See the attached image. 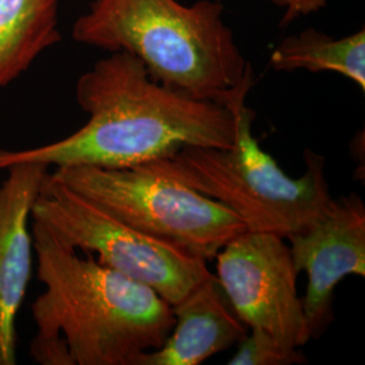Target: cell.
<instances>
[{"instance_id": "13", "label": "cell", "mask_w": 365, "mask_h": 365, "mask_svg": "<svg viewBox=\"0 0 365 365\" xmlns=\"http://www.w3.org/2000/svg\"><path fill=\"white\" fill-rule=\"evenodd\" d=\"M230 365H291L304 364L307 357L299 349H287L282 344L259 327H250L240 339Z\"/></svg>"}, {"instance_id": "2", "label": "cell", "mask_w": 365, "mask_h": 365, "mask_svg": "<svg viewBox=\"0 0 365 365\" xmlns=\"http://www.w3.org/2000/svg\"><path fill=\"white\" fill-rule=\"evenodd\" d=\"M37 277L31 304L37 333L31 359L41 365H134L156 351L175 324L155 289L106 267L31 218Z\"/></svg>"}, {"instance_id": "14", "label": "cell", "mask_w": 365, "mask_h": 365, "mask_svg": "<svg viewBox=\"0 0 365 365\" xmlns=\"http://www.w3.org/2000/svg\"><path fill=\"white\" fill-rule=\"evenodd\" d=\"M274 6L284 10L280 25L287 26L300 16L318 13L329 4V0H271Z\"/></svg>"}, {"instance_id": "5", "label": "cell", "mask_w": 365, "mask_h": 365, "mask_svg": "<svg viewBox=\"0 0 365 365\" xmlns=\"http://www.w3.org/2000/svg\"><path fill=\"white\" fill-rule=\"evenodd\" d=\"M53 179L133 227L212 260L245 223L218 200L141 167H63Z\"/></svg>"}, {"instance_id": "10", "label": "cell", "mask_w": 365, "mask_h": 365, "mask_svg": "<svg viewBox=\"0 0 365 365\" xmlns=\"http://www.w3.org/2000/svg\"><path fill=\"white\" fill-rule=\"evenodd\" d=\"M172 309L175 324L164 344L156 351L141 353L134 365L202 364L248 333L215 274Z\"/></svg>"}, {"instance_id": "3", "label": "cell", "mask_w": 365, "mask_h": 365, "mask_svg": "<svg viewBox=\"0 0 365 365\" xmlns=\"http://www.w3.org/2000/svg\"><path fill=\"white\" fill-rule=\"evenodd\" d=\"M220 1L92 0L75 21L73 39L107 52H128L150 78L200 101L221 103L252 66L223 21Z\"/></svg>"}, {"instance_id": "1", "label": "cell", "mask_w": 365, "mask_h": 365, "mask_svg": "<svg viewBox=\"0 0 365 365\" xmlns=\"http://www.w3.org/2000/svg\"><path fill=\"white\" fill-rule=\"evenodd\" d=\"M88 115L66 138L22 150H0V170L18 163L48 168H134L170 158L188 146L232 148L235 117L227 106L200 101L150 78L128 52H111L76 83Z\"/></svg>"}, {"instance_id": "4", "label": "cell", "mask_w": 365, "mask_h": 365, "mask_svg": "<svg viewBox=\"0 0 365 365\" xmlns=\"http://www.w3.org/2000/svg\"><path fill=\"white\" fill-rule=\"evenodd\" d=\"M252 86L250 68L221 101L235 117L232 148L188 146L170 158L140 167L226 205L247 230L287 238L319 218L333 199L325 175L327 158L306 149L304 173L297 179L288 176L253 135L255 111L245 103Z\"/></svg>"}, {"instance_id": "9", "label": "cell", "mask_w": 365, "mask_h": 365, "mask_svg": "<svg viewBox=\"0 0 365 365\" xmlns=\"http://www.w3.org/2000/svg\"><path fill=\"white\" fill-rule=\"evenodd\" d=\"M0 184V365L16 364V318L33 274L30 221L49 168L18 163Z\"/></svg>"}, {"instance_id": "11", "label": "cell", "mask_w": 365, "mask_h": 365, "mask_svg": "<svg viewBox=\"0 0 365 365\" xmlns=\"http://www.w3.org/2000/svg\"><path fill=\"white\" fill-rule=\"evenodd\" d=\"M61 0H0V91L60 42Z\"/></svg>"}, {"instance_id": "8", "label": "cell", "mask_w": 365, "mask_h": 365, "mask_svg": "<svg viewBox=\"0 0 365 365\" xmlns=\"http://www.w3.org/2000/svg\"><path fill=\"white\" fill-rule=\"evenodd\" d=\"M295 271L309 277L303 312L312 339L333 321V298L349 274L365 276V205L349 194L331 199L325 212L299 232L288 235Z\"/></svg>"}, {"instance_id": "7", "label": "cell", "mask_w": 365, "mask_h": 365, "mask_svg": "<svg viewBox=\"0 0 365 365\" xmlns=\"http://www.w3.org/2000/svg\"><path fill=\"white\" fill-rule=\"evenodd\" d=\"M284 237L245 230L215 255L217 279L237 317L269 333L287 349H299L310 333Z\"/></svg>"}, {"instance_id": "12", "label": "cell", "mask_w": 365, "mask_h": 365, "mask_svg": "<svg viewBox=\"0 0 365 365\" xmlns=\"http://www.w3.org/2000/svg\"><path fill=\"white\" fill-rule=\"evenodd\" d=\"M269 64L274 71L336 72L365 91V31L333 38L315 29L282 39L274 48Z\"/></svg>"}, {"instance_id": "6", "label": "cell", "mask_w": 365, "mask_h": 365, "mask_svg": "<svg viewBox=\"0 0 365 365\" xmlns=\"http://www.w3.org/2000/svg\"><path fill=\"white\" fill-rule=\"evenodd\" d=\"M31 218L51 227L78 252H90L101 264L155 289L170 306L214 276L205 257L118 220L53 179L51 172Z\"/></svg>"}]
</instances>
